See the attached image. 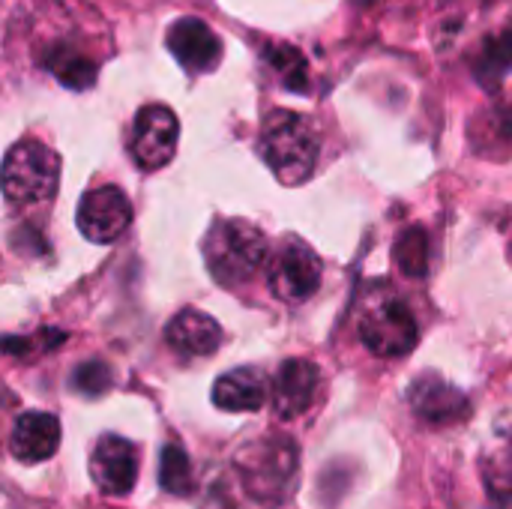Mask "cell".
Segmentation results:
<instances>
[{
  "mask_svg": "<svg viewBox=\"0 0 512 509\" xmlns=\"http://www.w3.org/2000/svg\"><path fill=\"white\" fill-rule=\"evenodd\" d=\"M408 399H411V408H414L423 420H429V423H435V426L456 423V420H462V417L468 414V399H465V393L456 390L453 384H447L444 378L432 375V372L420 375V378L411 384Z\"/></svg>",
  "mask_w": 512,
  "mask_h": 509,
  "instance_id": "obj_12",
  "label": "cell"
},
{
  "mask_svg": "<svg viewBox=\"0 0 512 509\" xmlns=\"http://www.w3.org/2000/svg\"><path fill=\"white\" fill-rule=\"evenodd\" d=\"M90 474L105 495H129L138 480V450L126 438L105 435L93 447Z\"/></svg>",
  "mask_w": 512,
  "mask_h": 509,
  "instance_id": "obj_9",
  "label": "cell"
},
{
  "mask_svg": "<svg viewBox=\"0 0 512 509\" xmlns=\"http://www.w3.org/2000/svg\"><path fill=\"white\" fill-rule=\"evenodd\" d=\"M72 387L81 396H102L111 387V369L99 360H87L72 372Z\"/></svg>",
  "mask_w": 512,
  "mask_h": 509,
  "instance_id": "obj_20",
  "label": "cell"
},
{
  "mask_svg": "<svg viewBox=\"0 0 512 509\" xmlns=\"http://www.w3.org/2000/svg\"><path fill=\"white\" fill-rule=\"evenodd\" d=\"M159 486L174 495V498H186L192 495L195 489V480H192V462L186 456V450L171 441L162 447V459H159Z\"/></svg>",
  "mask_w": 512,
  "mask_h": 509,
  "instance_id": "obj_17",
  "label": "cell"
},
{
  "mask_svg": "<svg viewBox=\"0 0 512 509\" xmlns=\"http://www.w3.org/2000/svg\"><path fill=\"white\" fill-rule=\"evenodd\" d=\"M165 339L174 351H180L186 357H207L219 348L222 330L210 315H204L198 309H183L165 327Z\"/></svg>",
  "mask_w": 512,
  "mask_h": 509,
  "instance_id": "obj_14",
  "label": "cell"
},
{
  "mask_svg": "<svg viewBox=\"0 0 512 509\" xmlns=\"http://www.w3.org/2000/svg\"><path fill=\"white\" fill-rule=\"evenodd\" d=\"M297 465V444L288 435H267L249 441L234 459L243 492L258 504H282L294 486Z\"/></svg>",
  "mask_w": 512,
  "mask_h": 509,
  "instance_id": "obj_1",
  "label": "cell"
},
{
  "mask_svg": "<svg viewBox=\"0 0 512 509\" xmlns=\"http://www.w3.org/2000/svg\"><path fill=\"white\" fill-rule=\"evenodd\" d=\"M177 117L165 105H147L135 114L132 135H129V150L132 159L141 171H156L174 159L177 150Z\"/></svg>",
  "mask_w": 512,
  "mask_h": 509,
  "instance_id": "obj_7",
  "label": "cell"
},
{
  "mask_svg": "<svg viewBox=\"0 0 512 509\" xmlns=\"http://www.w3.org/2000/svg\"><path fill=\"white\" fill-rule=\"evenodd\" d=\"M261 153L288 186L303 183L318 162V129L297 111H273L261 129Z\"/></svg>",
  "mask_w": 512,
  "mask_h": 509,
  "instance_id": "obj_2",
  "label": "cell"
},
{
  "mask_svg": "<svg viewBox=\"0 0 512 509\" xmlns=\"http://www.w3.org/2000/svg\"><path fill=\"white\" fill-rule=\"evenodd\" d=\"M318 366L309 360H288L279 366L276 381H273V408L282 420H294L303 411H309V405L315 402L318 393Z\"/></svg>",
  "mask_w": 512,
  "mask_h": 509,
  "instance_id": "obj_11",
  "label": "cell"
},
{
  "mask_svg": "<svg viewBox=\"0 0 512 509\" xmlns=\"http://www.w3.org/2000/svg\"><path fill=\"white\" fill-rule=\"evenodd\" d=\"M204 258L216 282L240 285L267 261V237L246 219H219L204 237Z\"/></svg>",
  "mask_w": 512,
  "mask_h": 509,
  "instance_id": "obj_3",
  "label": "cell"
},
{
  "mask_svg": "<svg viewBox=\"0 0 512 509\" xmlns=\"http://www.w3.org/2000/svg\"><path fill=\"white\" fill-rule=\"evenodd\" d=\"M132 222V204L117 186L90 189L78 204V228L90 243H114Z\"/></svg>",
  "mask_w": 512,
  "mask_h": 509,
  "instance_id": "obj_8",
  "label": "cell"
},
{
  "mask_svg": "<svg viewBox=\"0 0 512 509\" xmlns=\"http://www.w3.org/2000/svg\"><path fill=\"white\" fill-rule=\"evenodd\" d=\"M360 339L378 357H402L417 345L420 330L408 303H402L396 294H381L363 309Z\"/></svg>",
  "mask_w": 512,
  "mask_h": 509,
  "instance_id": "obj_5",
  "label": "cell"
},
{
  "mask_svg": "<svg viewBox=\"0 0 512 509\" xmlns=\"http://www.w3.org/2000/svg\"><path fill=\"white\" fill-rule=\"evenodd\" d=\"M267 282L282 303H306L321 285V258L303 240H285L270 261Z\"/></svg>",
  "mask_w": 512,
  "mask_h": 509,
  "instance_id": "obj_6",
  "label": "cell"
},
{
  "mask_svg": "<svg viewBox=\"0 0 512 509\" xmlns=\"http://www.w3.org/2000/svg\"><path fill=\"white\" fill-rule=\"evenodd\" d=\"M60 180V159L36 138L18 141L3 159V192L9 204H42L54 195Z\"/></svg>",
  "mask_w": 512,
  "mask_h": 509,
  "instance_id": "obj_4",
  "label": "cell"
},
{
  "mask_svg": "<svg viewBox=\"0 0 512 509\" xmlns=\"http://www.w3.org/2000/svg\"><path fill=\"white\" fill-rule=\"evenodd\" d=\"M477 78L486 87H498L512 72V30H501L495 36H489L480 45V57L474 66Z\"/></svg>",
  "mask_w": 512,
  "mask_h": 509,
  "instance_id": "obj_16",
  "label": "cell"
},
{
  "mask_svg": "<svg viewBox=\"0 0 512 509\" xmlns=\"http://www.w3.org/2000/svg\"><path fill=\"white\" fill-rule=\"evenodd\" d=\"M486 486L495 498H512V450L486 459Z\"/></svg>",
  "mask_w": 512,
  "mask_h": 509,
  "instance_id": "obj_21",
  "label": "cell"
},
{
  "mask_svg": "<svg viewBox=\"0 0 512 509\" xmlns=\"http://www.w3.org/2000/svg\"><path fill=\"white\" fill-rule=\"evenodd\" d=\"M165 45L174 54V60L192 75L210 72L222 57L219 36L201 18H177L165 36Z\"/></svg>",
  "mask_w": 512,
  "mask_h": 509,
  "instance_id": "obj_10",
  "label": "cell"
},
{
  "mask_svg": "<svg viewBox=\"0 0 512 509\" xmlns=\"http://www.w3.org/2000/svg\"><path fill=\"white\" fill-rule=\"evenodd\" d=\"M267 378L261 369H234L228 375H222L216 384H213V402L216 408L222 411H231V414H240V411H258L264 402H267Z\"/></svg>",
  "mask_w": 512,
  "mask_h": 509,
  "instance_id": "obj_15",
  "label": "cell"
},
{
  "mask_svg": "<svg viewBox=\"0 0 512 509\" xmlns=\"http://www.w3.org/2000/svg\"><path fill=\"white\" fill-rule=\"evenodd\" d=\"M267 63L276 69V75L282 78V84L294 93H309V69H306V60L297 48L291 45H267L264 51Z\"/></svg>",
  "mask_w": 512,
  "mask_h": 509,
  "instance_id": "obj_18",
  "label": "cell"
},
{
  "mask_svg": "<svg viewBox=\"0 0 512 509\" xmlns=\"http://www.w3.org/2000/svg\"><path fill=\"white\" fill-rule=\"evenodd\" d=\"M492 126H495L498 138H501L504 144H510L512 147V102L501 105V108L495 111V117H492Z\"/></svg>",
  "mask_w": 512,
  "mask_h": 509,
  "instance_id": "obj_22",
  "label": "cell"
},
{
  "mask_svg": "<svg viewBox=\"0 0 512 509\" xmlns=\"http://www.w3.org/2000/svg\"><path fill=\"white\" fill-rule=\"evenodd\" d=\"M393 258L405 276H426L429 270V237L423 228H408L399 234Z\"/></svg>",
  "mask_w": 512,
  "mask_h": 509,
  "instance_id": "obj_19",
  "label": "cell"
},
{
  "mask_svg": "<svg viewBox=\"0 0 512 509\" xmlns=\"http://www.w3.org/2000/svg\"><path fill=\"white\" fill-rule=\"evenodd\" d=\"M60 447V423L54 414L45 411H27L15 420L9 435V450L18 462L36 465L57 453Z\"/></svg>",
  "mask_w": 512,
  "mask_h": 509,
  "instance_id": "obj_13",
  "label": "cell"
}]
</instances>
